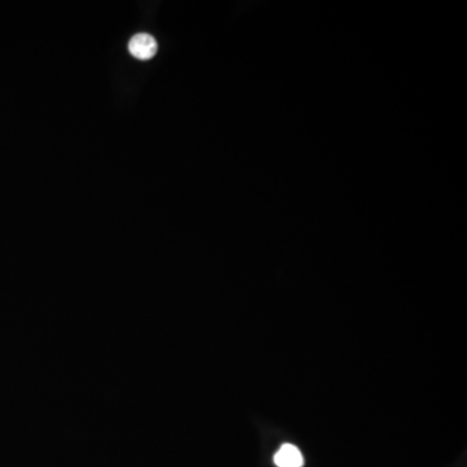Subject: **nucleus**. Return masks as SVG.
<instances>
[{
	"label": "nucleus",
	"mask_w": 467,
	"mask_h": 467,
	"mask_svg": "<svg viewBox=\"0 0 467 467\" xmlns=\"http://www.w3.org/2000/svg\"><path fill=\"white\" fill-rule=\"evenodd\" d=\"M129 51L139 60H148L157 52V43L152 35L142 33L134 35L129 42Z\"/></svg>",
	"instance_id": "f257e3e1"
},
{
	"label": "nucleus",
	"mask_w": 467,
	"mask_h": 467,
	"mask_svg": "<svg viewBox=\"0 0 467 467\" xmlns=\"http://www.w3.org/2000/svg\"><path fill=\"white\" fill-rule=\"evenodd\" d=\"M274 463L278 467H303V454L295 445L283 444L274 456Z\"/></svg>",
	"instance_id": "f03ea898"
}]
</instances>
